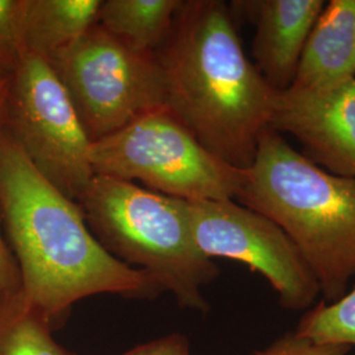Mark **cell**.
<instances>
[{
  "label": "cell",
  "mask_w": 355,
  "mask_h": 355,
  "mask_svg": "<svg viewBox=\"0 0 355 355\" xmlns=\"http://www.w3.org/2000/svg\"><path fill=\"white\" fill-rule=\"evenodd\" d=\"M0 209L3 228L28 302L55 328L73 305L95 295L154 299L152 278L108 253L91 233L80 204L42 177L0 129Z\"/></svg>",
  "instance_id": "cell-1"
},
{
  "label": "cell",
  "mask_w": 355,
  "mask_h": 355,
  "mask_svg": "<svg viewBox=\"0 0 355 355\" xmlns=\"http://www.w3.org/2000/svg\"><path fill=\"white\" fill-rule=\"evenodd\" d=\"M157 57L166 108L208 152L248 170L278 92L245 54L230 6L184 0Z\"/></svg>",
  "instance_id": "cell-2"
},
{
  "label": "cell",
  "mask_w": 355,
  "mask_h": 355,
  "mask_svg": "<svg viewBox=\"0 0 355 355\" xmlns=\"http://www.w3.org/2000/svg\"><path fill=\"white\" fill-rule=\"evenodd\" d=\"M236 199L286 232L324 302L343 297L355 280V179L321 168L266 128Z\"/></svg>",
  "instance_id": "cell-3"
},
{
  "label": "cell",
  "mask_w": 355,
  "mask_h": 355,
  "mask_svg": "<svg viewBox=\"0 0 355 355\" xmlns=\"http://www.w3.org/2000/svg\"><path fill=\"white\" fill-rule=\"evenodd\" d=\"M80 204L91 233L128 266H139L178 305L209 311L203 288L220 270L195 241L186 200L95 174Z\"/></svg>",
  "instance_id": "cell-4"
},
{
  "label": "cell",
  "mask_w": 355,
  "mask_h": 355,
  "mask_svg": "<svg viewBox=\"0 0 355 355\" xmlns=\"http://www.w3.org/2000/svg\"><path fill=\"white\" fill-rule=\"evenodd\" d=\"M89 162L98 175L186 202L234 200L246 174L208 152L166 107L92 142Z\"/></svg>",
  "instance_id": "cell-5"
},
{
  "label": "cell",
  "mask_w": 355,
  "mask_h": 355,
  "mask_svg": "<svg viewBox=\"0 0 355 355\" xmlns=\"http://www.w3.org/2000/svg\"><path fill=\"white\" fill-rule=\"evenodd\" d=\"M48 64L91 142L166 107L165 76L157 53L130 48L98 23Z\"/></svg>",
  "instance_id": "cell-6"
},
{
  "label": "cell",
  "mask_w": 355,
  "mask_h": 355,
  "mask_svg": "<svg viewBox=\"0 0 355 355\" xmlns=\"http://www.w3.org/2000/svg\"><path fill=\"white\" fill-rule=\"evenodd\" d=\"M3 127L38 173L79 202L95 175L91 141L51 64L26 55L10 76Z\"/></svg>",
  "instance_id": "cell-7"
},
{
  "label": "cell",
  "mask_w": 355,
  "mask_h": 355,
  "mask_svg": "<svg viewBox=\"0 0 355 355\" xmlns=\"http://www.w3.org/2000/svg\"><path fill=\"white\" fill-rule=\"evenodd\" d=\"M186 204L195 241L208 258L241 262L261 274L287 311L305 312L316 304L318 280L279 225L233 199Z\"/></svg>",
  "instance_id": "cell-8"
},
{
  "label": "cell",
  "mask_w": 355,
  "mask_h": 355,
  "mask_svg": "<svg viewBox=\"0 0 355 355\" xmlns=\"http://www.w3.org/2000/svg\"><path fill=\"white\" fill-rule=\"evenodd\" d=\"M268 128L292 136L321 168L355 179V78L324 91L278 92Z\"/></svg>",
  "instance_id": "cell-9"
},
{
  "label": "cell",
  "mask_w": 355,
  "mask_h": 355,
  "mask_svg": "<svg viewBox=\"0 0 355 355\" xmlns=\"http://www.w3.org/2000/svg\"><path fill=\"white\" fill-rule=\"evenodd\" d=\"M325 6L324 0L232 3L233 15L246 17L255 26L253 64L274 91L291 89L305 42Z\"/></svg>",
  "instance_id": "cell-10"
},
{
  "label": "cell",
  "mask_w": 355,
  "mask_h": 355,
  "mask_svg": "<svg viewBox=\"0 0 355 355\" xmlns=\"http://www.w3.org/2000/svg\"><path fill=\"white\" fill-rule=\"evenodd\" d=\"M355 78V0H330L305 42L293 89L324 91Z\"/></svg>",
  "instance_id": "cell-11"
},
{
  "label": "cell",
  "mask_w": 355,
  "mask_h": 355,
  "mask_svg": "<svg viewBox=\"0 0 355 355\" xmlns=\"http://www.w3.org/2000/svg\"><path fill=\"white\" fill-rule=\"evenodd\" d=\"M103 0H26L23 45L26 55L46 62L98 23Z\"/></svg>",
  "instance_id": "cell-12"
},
{
  "label": "cell",
  "mask_w": 355,
  "mask_h": 355,
  "mask_svg": "<svg viewBox=\"0 0 355 355\" xmlns=\"http://www.w3.org/2000/svg\"><path fill=\"white\" fill-rule=\"evenodd\" d=\"M183 0H105L98 24L139 51L157 53L170 36Z\"/></svg>",
  "instance_id": "cell-13"
},
{
  "label": "cell",
  "mask_w": 355,
  "mask_h": 355,
  "mask_svg": "<svg viewBox=\"0 0 355 355\" xmlns=\"http://www.w3.org/2000/svg\"><path fill=\"white\" fill-rule=\"evenodd\" d=\"M54 329L21 290L0 288V355H76L55 341Z\"/></svg>",
  "instance_id": "cell-14"
},
{
  "label": "cell",
  "mask_w": 355,
  "mask_h": 355,
  "mask_svg": "<svg viewBox=\"0 0 355 355\" xmlns=\"http://www.w3.org/2000/svg\"><path fill=\"white\" fill-rule=\"evenodd\" d=\"M295 333L312 343L355 347V283L338 300L305 311Z\"/></svg>",
  "instance_id": "cell-15"
},
{
  "label": "cell",
  "mask_w": 355,
  "mask_h": 355,
  "mask_svg": "<svg viewBox=\"0 0 355 355\" xmlns=\"http://www.w3.org/2000/svg\"><path fill=\"white\" fill-rule=\"evenodd\" d=\"M26 0H0V78H10L26 57L23 19Z\"/></svg>",
  "instance_id": "cell-16"
},
{
  "label": "cell",
  "mask_w": 355,
  "mask_h": 355,
  "mask_svg": "<svg viewBox=\"0 0 355 355\" xmlns=\"http://www.w3.org/2000/svg\"><path fill=\"white\" fill-rule=\"evenodd\" d=\"M350 352L349 346L312 343L295 331H288L252 355H347Z\"/></svg>",
  "instance_id": "cell-17"
},
{
  "label": "cell",
  "mask_w": 355,
  "mask_h": 355,
  "mask_svg": "<svg viewBox=\"0 0 355 355\" xmlns=\"http://www.w3.org/2000/svg\"><path fill=\"white\" fill-rule=\"evenodd\" d=\"M121 355H191L189 338L171 333L150 343H142Z\"/></svg>",
  "instance_id": "cell-18"
},
{
  "label": "cell",
  "mask_w": 355,
  "mask_h": 355,
  "mask_svg": "<svg viewBox=\"0 0 355 355\" xmlns=\"http://www.w3.org/2000/svg\"><path fill=\"white\" fill-rule=\"evenodd\" d=\"M0 288L3 290H21V277L19 265L11 248L4 241L3 218L0 209Z\"/></svg>",
  "instance_id": "cell-19"
},
{
  "label": "cell",
  "mask_w": 355,
  "mask_h": 355,
  "mask_svg": "<svg viewBox=\"0 0 355 355\" xmlns=\"http://www.w3.org/2000/svg\"><path fill=\"white\" fill-rule=\"evenodd\" d=\"M8 82H10V78H0V129L3 128V119H4V105H6V99H7Z\"/></svg>",
  "instance_id": "cell-20"
}]
</instances>
